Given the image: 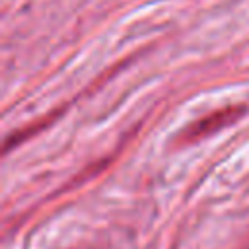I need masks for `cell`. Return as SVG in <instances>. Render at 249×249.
<instances>
[]
</instances>
